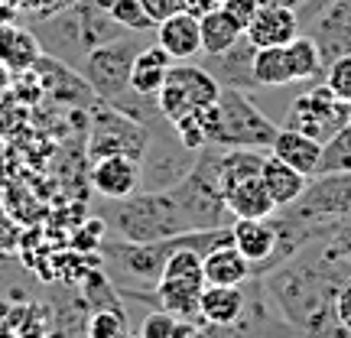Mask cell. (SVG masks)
Returning a JSON list of instances; mask_svg holds the SVG:
<instances>
[{
  "label": "cell",
  "instance_id": "obj_37",
  "mask_svg": "<svg viewBox=\"0 0 351 338\" xmlns=\"http://www.w3.org/2000/svg\"><path fill=\"white\" fill-rule=\"evenodd\" d=\"M140 3H143V10L153 16V23H160L169 13L182 10V0H140Z\"/></svg>",
  "mask_w": 351,
  "mask_h": 338
},
{
  "label": "cell",
  "instance_id": "obj_27",
  "mask_svg": "<svg viewBox=\"0 0 351 338\" xmlns=\"http://www.w3.org/2000/svg\"><path fill=\"white\" fill-rule=\"evenodd\" d=\"M287 49H289V65H293V78L296 82H322V56H319L309 33H300L296 39H289Z\"/></svg>",
  "mask_w": 351,
  "mask_h": 338
},
{
  "label": "cell",
  "instance_id": "obj_43",
  "mask_svg": "<svg viewBox=\"0 0 351 338\" xmlns=\"http://www.w3.org/2000/svg\"><path fill=\"white\" fill-rule=\"evenodd\" d=\"M261 3H267V7H287V10H300L306 0H261Z\"/></svg>",
  "mask_w": 351,
  "mask_h": 338
},
{
  "label": "cell",
  "instance_id": "obj_23",
  "mask_svg": "<svg viewBox=\"0 0 351 338\" xmlns=\"http://www.w3.org/2000/svg\"><path fill=\"white\" fill-rule=\"evenodd\" d=\"M202 322L205 326H231L244 313V283L241 287H208L202 289Z\"/></svg>",
  "mask_w": 351,
  "mask_h": 338
},
{
  "label": "cell",
  "instance_id": "obj_36",
  "mask_svg": "<svg viewBox=\"0 0 351 338\" xmlns=\"http://www.w3.org/2000/svg\"><path fill=\"white\" fill-rule=\"evenodd\" d=\"M173 338H212V335H208V326L202 319H176Z\"/></svg>",
  "mask_w": 351,
  "mask_h": 338
},
{
  "label": "cell",
  "instance_id": "obj_44",
  "mask_svg": "<svg viewBox=\"0 0 351 338\" xmlns=\"http://www.w3.org/2000/svg\"><path fill=\"white\" fill-rule=\"evenodd\" d=\"M0 338H20V335H16V332H13V328L7 326L3 319H0Z\"/></svg>",
  "mask_w": 351,
  "mask_h": 338
},
{
  "label": "cell",
  "instance_id": "obj_22",
  "mask_svg": "<svg viewBox=\"0 0 351 338\" xmlns=\"http://www.w3.org/2000/svg\"><path fill=\"white\" fill-rule=\"evenodd\" d=\"M225 202L228 212L234 218H270L276 212V202L267 192L261 176H251V179H244L238 186H231L225 192Z\"/></svg>",
  "mask_w": 351,
  "mask_h": 338
},
{
  "label": "cell",
  "instance_id": "obj_24",
  "mask_svg": "<svg viewBox=\"0 0 351 338\" xmlns=\"http://www.w3.org/2000/svg\"><path fill=\"white\" fill-rule=\"evenodd\" d=\"M39 56H43V46H39L36 33H29L23 26H0V62L13 75L33 69Z\"/></svg>",
  "mask_w": 351,
  "mask_h": 338
},
{
  "label": "cell",
  "instance_id": "obj_4",
  "mask_svg": "<svg viewBox=\"0 0 351 338\" xmlns=\"http://www.w3.org/2000/svg\"><path fill=\"white\" fill-rule=\"evenodd\" d=\"M287 212L315 228L319 238H335L351 225V173L313 176L300 199Z\"/></svg>",
  "mask_w": 351,
  "mask_h": 338
},
{
  "label": "cell",
  "instance_id": "obj_12",
  "mask_svg": "<svg viewBox=\"0 0 351 338\" xmlns=\"http://www.w3.org/2000/svg\"><path fill=\"white\" fill-rule=\"evenodd\" d=\"M231 244L251 261L254 276H263L276 254V221L270 218H234L231 221Z\"/></svg>",
  "mask_w": 351,
  "mask_h": 338
},
{
  "label": "cell",
  "instance_id": "obj_26",
  "mask_svg": "<svg viewBox=\"0 0 351 338\" xmlns=\"http://www.w3.org/2000/svg\"><path fill=\"white\" fill-rule=\"evenodd\" d=\"M199 23H202V52H208V56H212V52L231 49V46L244 36V29H241L221 7H218V10L202 13Z\"/></svg>",
  "mask_w": 351,
  "mask_h": 338
},
{
  "label": "cell",
  "instance_id": "obj_13",
  "mask_svg": "<svg viewBox=\"0 0 351 338\" xmlns=\"http://www.w3.org/2000/svg\"><path fill=\"white\" fill-rule=\"evenodd\" d=\"M33 72L39 78V88H43V95H49L56 101H72V104H98V95L91 91V85L85 82V75L72 69V65L59 62V59H52V56H39L36 65H33Z\"/></svg>",
  "mask_w": 351,
  "mask_h": 338
},
{
  "label": "cell",
  "instance_id": "obj_19",
  "mask_svg": "<svg viewBox=\"0 0 351 338\" xmlns=\"http://www.w3.org/2000/svg\"><path fill=\"white\" fill-rule=\"evenodd\" d=\"M202 270L208 287H241L244 280H251V261L234 248V244H218L212 251L202 254Z\"/></svg>",
  "mask_w": 351,
  "mask_h": 338
},
{
  "label": "cell",
  "instance_id": "obj_3",
  "mask_svg": "<svg viewBox=\"0 0 351 338\" xmlns=\"http://www.w3.org/2000/svg\"><path fill=\"white\" fill-rule=\"evenodd\" d=\"M221 153H225V147L205 143L195 153V163L186 173V179H179L169 189L192 231L231 228V221H234V215L228 212L225 189H221Z\"/></svg>",
  "mask_w": 351,
  "mask_h": 338
},
{
  "label": "cell",
  "instance_id": "obj_15",
  "mask_svg": "<svg viewBox=\"0 0 351 338\" xmlns=\"http://www.w3.org/2000/svg\"><path fill=\"white\" fill-rule=\"evenodd\" d=\"M254 46L247 36H241L231 49L225 52H202L205 56V69L215 75V82L221 88H241V91H254L257 82H254Z\"/></svg>",
  "mask_w": 351,
  "mask_h": 338
},
{
  "label": "cell",
  "instance_id": "obj_31",
  "mask_svg": "<svg viewBox=\"0 0 351 338\" xmlns=\"http://www.w3.org/2000/svg\"><path fill=\"white\" fill-rule=\"evenodd\" d=\"M322 82H326L345 104H351V52L348 56H339L335 62L328 65L326 72H322Z\"/></svg>",
  "mask_w": 351,
  "mask_h": 338
},
{
  "label": "cell",
  "instance_id": "obj_9",
  "mask_svg": "<svg viewBox=\"0 0 351 338\" xmlns=\"http://www.w3.org/2000/svg\"><path fill=\"white\" fill-rule=\"evenodd\" d=\"M348 121H351V104H345L326 82H319L315 88H309L306 95H300V98L289 104L283 127H293V130H300L306 137L326 143Z\"/></svg>",
  "mask_w": 351,
  "mask_h": 338
},
{
  "label": "cell",
  "instance_id": "obj_42",
  "mask_svg": "<svg viewBox=\"0 0 351 338\" xmlns=\"http://www.w3.org/2000/svg\"><path fill=\"white\" fill-rule=\"evenodd\" d=\"M10 88H13V72H10V69H7L3 62H0V98H3V95H7Z\"/></svg>",
  "mask_w": 351,
  "mask_h": 338
},
{
  "label": "cell",
  "instance_id": "obj_40",
  "mask_svg": "<svg viewBox=\"0 0 351 338\" xmlns=\"http://www.w3.org/2000/svg\"><path fill=\"white\" fill-rule=\"evenodd\" d=\"M13 248H16V228H13V221L7 215L0 212V254L13 251Z\"/></svg>",
  "mask_w": 351,
  "mask_h": 338
},
{
  "label": "cell",
  "instance_id": "obj_38",
  "mask_svg": "<svg viewBox=\"0 0 351 338\" xmlns=\"http://www.w3.org/2000/svg\"><path fill=\"white\" fill-rule=\"evenodd\" d=\"M335 309H339L341 326L351 332V276L339 287V296H335Z\"/></svg>",
  "mask_w": 351,
  "mask_h": 338
},
{
  "label": "cell",
  "instance_id": "obj_17",
  "mask_svg": "<svg viewBox=\"0 0 351 338\" xmlns=\"http://www.w3.org/2000/svg\"><path fill=\"white\" fill-rule=\"evenodd\" d=\"M244 36L251 39L254 49H270V46H287L289 39L300 36V16L296 10H287V7H267L261 3L254 20L247 23Z\"/></svg>",
  "mask_w": 351,
  "mask_h": 338
},
{
  "label": "cell",
  "instance_id": "obj_11",
  "mask_svg": "<svg viewBox=\"0 0 351 338\" xmlns=\"http://www.w3.org/2000/svg\"><path fill=\"white\" fill-rule=\"evenodd\" d=\"M306 33L313 36L315 49L322 56V72H326L339 56L351 52V0H332L326 10L306 26Z\"/></svg>",
  "mask_w": 351,
  "mask_h": 338
},
{
  "label": "cell",
  "instance_id": "obj_28",
  "mask_svg": "<svg viewBox=\"0 0 351 338\" xmlns=\"http://www.w3.org/2000/svg\"><path fill=\"white\" fill-rule=\"evenodd\" d=\"M351 173V121L341 127L335 137H328L322 143V160H319V173Z\"/></svg>",
  "mask_w": 351,
  "mask_h": 338
},
{
  "label": "cell",
  "instance_id": "obj_25",
  "mask_svg": "<svg viewBox=\"0 0 351 338\" xmlns=\"http://www.w3.org/2000/svg\"><path fill=\"white\" fill-rule=\"evenodd\" d=\"M254 82H257V85H263V88L296 85L287 46H270V49H257V52H254Z\"/></svg>",
  "mask_w": 351,
  "mask_h": 338
},
{
  "label": "cell",
  "instance_id": "obj_6",
  "mask_svg": "<svg viewBox=\"0 0 351 338\" xmlns=\"http://www.w3.org/2000/svg\"><path fill=\"white\" fill-rule=\"evenodd\" d=\"M202 289H205L202 254L192 248H179L166 261V270L153 293H156V306L173 313L176 319H202Z\"/></svg>",
  "mask_w": 351,
  "mask_h": 338
},
{
  "label": "cell",
  "instance_id": "obj_32",
  "mask_svg": "<svg viewBox=\"0 0 351 338\" xmlns=\"http://www.w3.org/2000/svg\"><path fill=\"white\" fill-rule=\"evenodd\" d=\"M173 130H176V137H179V143H182V147H189V150H195V153H199L202 147L208 143V137H205V127H202L199 111L182 114L179 121H173Z\"/></svg>",
  "mask_w": 351,
  "mask_h": 338
},
{
  "label": "cell",
  "instance_id": "obj_34",
  "mask_svg": "<svg viewBox=\"0 0 351 338\" xmlns=\"http://www.w3.org/2000/svg\"><path fill=\"white\" fill-rule=\"evenodd\" d=\"M257 7H261V0H221V10H225L241 29H247V23L254 20Z\"/></svg>",
  "mask_w": 351,
  "mask_h": 338
},
{
  "label": "cell",
  "instance_id": "obj_29",
  "mask_svg": "<svg viewBox=\"0 0 351 338\" xmlns=\"http://www.w3.org/2000/svg\"><path fill=\"white\" fill-rule=\"evenodd\" d=\"M104 7L114 16V23L124 26L127 33H150V29H156L153 16L143 10L140 0H104Z\"/></svg>",
  "mask_w": 351,
  "mask_h": 338
},
{
  "label": "cell",
  "instance_id": "obj_30",
  "mask_svg": "<svg viewBox=\"0 0 351 338\" xmlns=\"http://www.w3.org/2000/svg\"><path fill=\"white\" fill-rule=\"evenodd\" d=\"M88 338H130L124 309H91L85 319Z\"/></svg>",
  "mask_w": 351,
  "mask_h": 338
},
{
  "label": "cell",
  "instance_id": "obj_2",
  "mask_svg": "<svg viewBox=\"0 0 351 338\" xmlns=\"http://www.w3.org/2000/svg\"><path fill=\"white\" fill-rule=\"evenodd\" d=\"M104 225H111L117 238L137 241V244L166 241L192 231L169 189H160V192L137 189L127 199H111V212H104Z\"/></svg>",
  "mask_w": 351,
  "mask_h": 338
},
{
  "label": "cell",
  "instance_id": "obj_7",
  "mask_svg": "<svg viewBox=\"0 0 351 338\" xmlns=\"http://www.w3.org/2000/svg\"><path fill=\"white\" fill-rule=\"evenodd\" d=\"M192 163H195V150L179 143L169 121H160L150 127L147 150L140 156V189H153V192L173 189L179 179H186Z\"/></svg>",
  "mask_w": 351,
  "mask_h": 338
},
{
  "label": "cell",
  "instance_id": "obj_35",
  "mask_svg": "<svg viewBox=\"0 0 351 338\" xmlns=\"http://www.w3.org/2000/svg\"><path fill=\"white\" fill-rule=\"evenodd\" d=\"M16 121H20V104L13 101V91H7L0 98V137H7L16 130Z\"/></svg>",
  "mask_w": 351,
  "mask_h": 338
},
{
  "label": "cell",
  "instance_id": "obj_33",
  "mask_svg": "<svg viewBox=\"0 0 351 338\" xmlns=\"http://www.w3.org/2000/svg\"><path fill=\"white\" fill-rule=\"evenodd\" d=\"M173 328H176V315L156 306L153 313L143 315V322H140V335H137V338H173Z\"/></svg>",
  "mask_w": 351,
  "mask_h": 338
},
{
  "label": "cell",
  "instance_id": "obj_5",
  "mask_svg": "<svg viewBox=\"0 0 351 338\" xmlns=\"http://www.w3.org/2000/svg\"><path fill=\"white\" fill-rule=\"evenodd\" d=\"M280 124L254 104V98L241 88H221L218 95V134L212 143L218 147H254L270 150Z\"/></svg>",
  "mask_w": 351,
  "mask_h": 338
},
{
  "label": "cell",
  "instance_id": "obj_1",
  "mask_svg": "<svg viewBox=\"0 0 351 338\" xmlns=\"http://www.w3.org/2000/svg\"><path fill=\"white\" fill-rule=\"evenodd\" d=\"M117 36H124V26L114 23L104 0H75L59 13L46 16V23L36 33L43 52L72 69H82L88 52Z\"/></svg>",
  "mask_w": 351,
  "mask_h": 338
},
{
  "label": "cell",
  "instance_id": "obj_8",
  "mask_svg": "<svg viewBox=\"0 0 351 338\" xmlns=\"http://www.w3.org/2000/svg\"><path fill=\"white\" fill-rule=\"evenodd\" d=\"M218 95H221V85L215 82V75L205 65L173 62L163 88H160V95H156V108L173 124L182 114H192V111H199V108L215 104Z\"/></svg>",
  "mask_w": 351,
  "mask_h": 338
},
{
  "label": "cell",
  "instance_id": "obj_16",
  "mask_svg": "<svg viewBox=\"0 0 351 338\" xmlns=\"http://www.w3.org/2000/svg\"><path fill=\"white\" fill-rule=\"evenodd\" d=\"M156 43L163 46L176 62H189L202 52V23L195 13L189 10H176L166 20L156 23Z\"/></svg>",
  "mask_w": 351,
  "mask_h": 338
},
{
  "label": "cell",
  "instance_id": "obj_14",
  "mask_svg": "<svg viewBox=\"0 0 351 338\" xmlns=\"http://www.w3.org/2000/svg\"><path fill=\"white\" fill-rule=\"evenodd\" d=\"M88 182L101 199H127L130 192L140 189V160L124 156V153H111V156H98L91 160L88 169Z\"/></svg>",
  "mask_w": 351,
  "mask_h": 338
},
{
  "label": "cell",
  "instance_id": "obj_20",
  "mask_svg": "<svg viewBox=\"0 0 351 338\" xmlns=\"http://www.w3.org/2000/svg\"><path fill=\"white\" fill-rule=\"evenodd\" d=\"M173 56L153 43V46H140V52L134 56V65H130V88L143 95V98H156L160 88H163L169 69H173Z\"/></svg>",
  "mask_w": 351,
  "mask_h": 338
},
{
  "label": "cell",
  "instance_id": "obj_18",
  "mask_svg": "<svg viewBox=\"0 0 351 338\" xmlns=\"http://www.w3.org/2000/svg\"><path fill=\"white\" fill-rule=\"evenodd\" d=\"M270 156L283 160L287 166H293V169H300V173H306L313 179V176L319 173L322 143L313 137H306V134H300V130H293V127H280L274 143H270Z\"/></svg>",
  "mask_w": 351,
  "mask_h": 338
},
{
  "label": "cell",
  "instance_id": "obj_21",
  "mask_svg": "<svg viewBox=\"0 0 351 338\" xmlns=\"http://www.w3.org/2000/svg\"><path fill=\"white\" fill-rule=\"evenodd\" d=\"M261 179H263V186H267V192L274 195L276 208L293 205V202L306 192V186H309V176L300 173V169H293V166H287L283 160H276L270 153H267V160H263Z\"/></svg>",
  "mask_w": 351,
  "mask_h": 338
},
{
  "label": "cell",
  "instance_id": "obj_41",
  "mask_svg": "<svg viewBox=\"0 0 351 338\" xmlns=\"http://www.w3.org/2000/svg\"><path fill=\"white\" fill-rule=\"evenodd\" d=\"M221 7V0H182V10L195 13V16H202V13L208 10H218Z\"/></svg>",
  "mask_w": 351,
  "mask_h": 338
},
{
  "label": "cell",
  "instance_id": "obj_10",
  "mask_svg": "<svg viewBox=\"0 0 351 338\" xmlns=\"http://www.w3.org/2000/svg\"><path fill=\"white\" fill-rule=\"evenodd\" d=\"M147 140H150V130L127 117L124 111H117L111 104L98 101L95 108V127L88 134V156L98 160V156H111V153H124V156H134L140 160L143 150H147Z\"/></svg>",
  "mask_w": 351,
  "mask_h": 338
},
{
  "label": "cell",
  "instance_id": "obj_39",
  "mask_svg": "<svg viewBox=\"0 0 351 338\" xmlns=\"http://www.w3.org/2000/svg\"><path fill=\"white\" fill-rule=\"evenodd\" d=\"M328 3H332V0H306L300 10H296V16H300V26H309L315 16H319V13L326 10Z\"/></svg>",
  "mask_w": 351,
  "mask_h": 338
}]
</instances>
